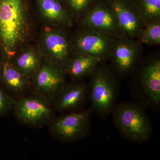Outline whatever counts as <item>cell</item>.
<instances>
[{
    "mask_svg": "<svg viewBox=\"0 0 160 160\" xmlns=\"http://www.w3.org/2000/svg\"><path fill=\"white\" fill-rule=\"evenodd\" d=\"M31 0H0V58L11 59L27 45L34 23Z\"/></svg>",
    "mask_w": 160,
    "mask_h": 160,
    "instance_id": "obj_1",
    "label": "cell"
},
{
    "mask_svg": "<svg viewBox=\"0 0 160 160\" xmlns=\"http://www.w3.org/2000/svg\"><path fill=\"white\" fill-rule=\"evenodd\" d=\"M116 128L125 139L136 143L146 142L151 137L152 126L145 108L136 102L116 103L112 110Z\"/></svg>",
    "mask_w": 160,
    "mask_h": 160,
    "instance_id": "obj_2",
    "label": "cell"
},
{
    "mask_svg": "<svg viewBox=\"0 0 160 160\" xmlns=\"http://www.w3.org/2000/svg\"><path fill=\"white\" fill-rule=\"evenodd\" d=\"M102 63L90 76L89 99L92 111L100 118L105 119L116 104L119 86L111 67Z\"/></svg>",
    "mask_w": 160,
    "mask_h": 160,
    "instance_id": "obj_3",
    "label": "cell"
},
{
    "mask_svg": "<svg viewBox=\"0 0 160 160\" xmlns=\"http://www.w3.org/2000/svg\"><path fill=\"white\" fill-rule=\"evenodd\" d=\"M132 94L144 108L158 111L160 106V59L152 58L141 67L131 86Z\"/></svg>",
    "mask_w": 160,
    "mask_h": 160,
    "instance_id": "obj_4",
    "label": "cell"
},
{
    "mask_svg": "<svg viewBox=\"0 0 160 160\" xmlns=\"http://www.w3.org/2000/svg\"><path fill=\"white\" fill-rule=\"evenodd\" d=\"M91 109L61 113L49 124L50 135L58 142L70 143L85 138L91 133Z\"/></svg>",
    "mask_w": 160,
    "mask_h": 160,
    "instance_id": "obj_5",
    "label": "cell"
},
{
    "mask_svg": "<svg viewBox=\"0 0 160 160\" xmlns=\"http://www.w3.org/2000/svg\"><path fill=\"white\" fill-rule=\"evenodd\" d=\"M12 110L20 122L32 127L49 125L56 116L52 105L48 100L30 92L17 99Z\"/></svg>",
    "mask_w": 160,
    "mask_h": 160,
    "instance_id": "obj_6",
    "label": "cell"
},
{
    "mask_svg": "<svg viewBox=\"0 0 160 160\" xmlns=\"http://www.w3.org/2000/svg\"><path fill=\"white\" fill-rule=\"evenodd\" d=\"M38 46L44 58L57 63L64 69L73 54L71 36L66 28L44 26Z\"/></svg>",
    "mask_w": 160,
    "mask_h": 160,
    "instance_id": "obj_7",
    "label": "cell"
},
{
    "mask_svg": "<svg viewBox=\"0 0 160 160\" xmlns=\"http://www.w3.org/2000/svg\"><path fill=\"white\" fill-rule=\"evenodd\" d=\"M66 77L62 67L43 58L39 68L32 78L30 92L42 96L52 105L67 82Z\"/></svg>",
    "mask_w": 160,
    "mask_h": 160,
    "instance_id": "obj_8",
    "label": "cell"
},
{
    "mask_svg": "<svg viewBox=\"0 0 160 160\" xmlns=\"http://www.w3.org/2000/svg\"><path fill=\"white\" fill-rule=\"evenodd\" d=\"M115 38L80 26L71 36L72 52L88 55L101 61L109 59Z\"/></svg>",
    "mask_w": 160,
    "mask_h": 160,
    "instance_id": "obj_9",
    "label": "cell"
},
{
    "mask_svg": "<svg viewBox=\"0 0 160 160\" xmlns=\"http://www.w3.org/2000/svg\"><path fill=\"white\" fill-rule=\"evenodd\" d=\"M142 44L126 36L115 38L109 59L116 75L124 77L133 72L142 55Z\"/></svg>",
    "mask_w": 160,
    "mask_h": 160,
    "instance_id": "obj_10",
    "label": "cell"
},
{
    "mask_svg": "<svg viewBox=\"0 0 160 160\" xmlns=\"http://www.w3.org/2000/svg\"><path fill=\"white\" fill-rule=\"evenodd\" d=\"M79 26L106 33L114 38L125 36L114 12L105 0H96L78 21Z\"/></svg>",
    "mask_w": 160,
    "mask_h": 160,
    "instance_id": "obj_11",
    "label": "cell"
},
{
    "mask_svg": "<svg viewBox=\"0 0 160 160\" xmlns=\"http://www.w3.org/2000/svg\"><path fill=\"white\" fill-rule=\"evenodd\" d=\"M114 12L124 35L137 39L146 25L133 0H105Z\"/></svg>",
    "mask_w": 160,
    "mask_h": 160,
    "instance_id": "obj_12",
    "label": "cell"
},
{
    "mask_svg": "<svg viewBox=\"0 0 160 160\" xmlns=\"http://www.w3.org/2000/svg\"><path fill=\"white\" fill-rule=\"evenodd\" d=\"M89 84L83 80H71L65 84L52 106L56 112L61 113L82 109L89 99Z\"/></svg>",
    "mask_w": 160,
    "mask_h": 160,
    "instance_id": "obj_13",
    "label": "cell"
},
{
    "mask_svg": "<svg viewBox=\"0 0 160 160\" xmlns=\"http://www.w3.org/2000/svg\"><path fill=\"white\" fill-rule=\"evenodd\" d=\"M34 1L38 14L46 26L66 29L73 25V19L62 0Z\"/></svg>",
    "mask_w": 160,
    "mask_h": 160,
    "instance_id": "obj_14",
    "label": "cell"
},
{
    "mask_svg": "<svg viewBox=\"0 0 160 160\" xmlns=\"http://www.w3.org/2000/svg\"><path fill=\"white\" fill-rule=\"evenodd\" d=\"M0 82L16 99L30 92L31 81L15 67L11 59L0 58Z\"/></svg>",
    "mask_w": 160,
    "mask_h": 160,
    "instance_id": "obj_15",
    "label": "cell"
},
{
    "mask_svg": "<svg viewBox=\"0 0 160 160\" xmlns=\"http://www.w3.org/2000/svg\"><path fill=\"white\" fill-rule=\"evenodd\" d=\"M43 57L38 45H28L19 49L11 59L12 64L31 81L41 66Z\"/></svg>",
    "mask_w": 160,
    "mask_h": 160,
    "instance_id": "obj_16",
    "label": "cell"
},
{
    "mask_svg": "<svg viewBox=\"0 0 160 160\" xmlns=\"http://www.w3.org/2000/svg\"><path fill=\"white\" fill-rule=\"evenodd\" d=\"M99 59L82 53H74L65 69L72 81H81L90 76L100 63Z\"/></svg>",
    "mask_w": 160,
    "mask_h": 160,
    "instance_id": "obj_17",
    "label": "cell"
},
{
    "mask_svg": "<svg viewBox=\"0 0 160 160\" xmlns=\"http://www.w3.org/2000/svg\"><path fill=\"white\" fill-rule=\"evenodd\" d=\"M146 25L160 20V0H133Z\"/></svg>",
    "mask_w": 160,
    "mask_h": 160,
    "instance_id": "obj_18",
    "label": "cell"
},
{
    "mask_svg": "<svg viewBox=\"0 0 160 160\" xmlns=\"http://www.w3.org/2000/svg\"><path fill=\"white\" fill-rule=\"evenodd\" d=\"M141 44L158 46L160 44V20L146 25L137 39Z\"/></svg>",
    "mask_w": 160,
    "mask_h": 160,
    "instance_id": "obj_19",
    "label": "cell"
},
{
    "mask_svg": "<svg viewBox=\"0 0 160 160\" xmlns=\"http://www.w3.org/2000/svg\"><path fill=\"white\" fill-rule=\"evenodd\" d=\"M73 20L81 18L96 0H62Z\"/></svg>",
    "mask_w": 160,
    "mask_h": 160,
    "instance_id": "obj_20",
    "label": "cell"
},
{
    "mask_svg": "<svg viewBox=\"0 0 160 160\" xmlns=\"http://www.w3.org/2000/svg\"><path fill=\"white\" fill-rule=\"evenodd\" d=\"M16 100L0 86V116L5 115L12 110Z\"/></svg>",
    "mask_w": 160,
    "mask_h": 160,
    "instance_id": "obj_21",
    "label": "cell"
}]
</instances>
